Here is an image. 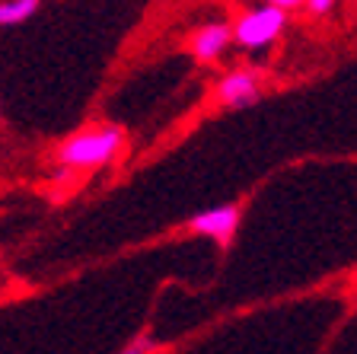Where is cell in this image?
Returning <instances> with one entry per match:
<instances>
[{
    "label": "cell",
    "instance_id": "obj_2",
    "mask_svg": "<svg viewBox=\"0 0 357 354\" xmlns=\"http://www.w3.org/2000/svg\"><path fill=\"white\" fill-rule=\"evenodd\" d=\"M230 26H233V42H239L243 48H268L287 29V10H278L268 3V7L259 10H245Z\"/></svg>",
    "mask_w": 357,
    "mask_h": 354
},
{
    "label": "cell",
    "instance_id": "obj_4",
    "mask_svg": "<svg viewBox=\"0 0 357 354\" xmlns=\"http://www.w3.org/2000/svg\"><path fill=\"white\" fill-rule=\"evenodd\" d=\"M214 96L223 109H245V105L259 103L261 96V74L252 67H236L217 80Z\"/></svg>",
    "mask_w": 357,
    "mask_h": 354
},
{
    "label": "cell",
    "instance_id": "obj_6",
    "mask_svg": "<svg viewBox=\"0 0 357 354\" xmlns=\"http://www.w3.org/2000/svg\"><path fill=\"white\" fill-rule=\"evenodd\" d=\"M42 0H0V26H20L38 13Z\"/></svg>",
    "mask_w": 357,
    "mask_h": 354
},
{
    "label": "cell",
    "instance_id": "obj_1",
    "mask_svg": "<svg viewBox=\"0 0 357 354\" xmlns=\"http://www.w3.org/2000/svg\"><path fill=\"white\" fill-rule=\"evenodd\" d=\"M128 134L121 125H96V128H83V131L70 134L58 147L54 160L64 170H99L109 163L119 160V154L125 150Z\"/></svg>",
    "mask_w": 357,
    "mask_h": 354
},
{
    "label": "cell",
    "instance_id": "obj_7",
    "mask_svg": "<svg viewBox=\"0 0 357 354\" xmlns=\"http://www.w3.org/2000/svg\"><path fill=\"white\" fill-rule=\"evenodd\" d=\"M332 7H335V0H303V10L306 13H312V16L332 13Z\"/></svg>",
    "mask_w": 357,
    "mask_h": 354
},
{
    "label": "cell",
    "instance_id": "obj_3",
    "mask_svg": "<svg viewBox=\"0 0 357 354\" xmlns=\"http://www.w3.org/2000/svg\"><path fill=\"white\" fill-rule=\"evenodd\" d=\"M239 221H243V207L239 205H217V207H208V211H198L195 217H188L185 227L198 236L214 239L220 249H227L233 243V233L239 230Z\"/></svg>",
    "mask_w": 357,
    "mask_h": 354
},
{
    "label": "cell",
    "instance_id": "obj_8",
    "mask_svg": "<svg viewBox=\"0 0 357 354\" xmlns=\"http://www.w3.org/2000/svg\"><path fill=\"white\" fill-rule=\"evenodd\" d=\"M265 3H271V7H278V10H303V0H265Z\"/></svg>",
    "mask_w": 357,
    "mask_h": 354
},
{
    "label": "cell",
    "instance_id": "obj_5",
    "mask_svg": "<svg viewBox=\"0 0 357 354\" xmlns=\"http://www.w3.org/2000/svg\"><path fill=\"white\" fill-rule=\"evenodd\" d=\"M233 42V26L227 20H214V22H204L198 29L188 36V52L198 64H214Z\"/></svg>",
    "mask_w": 357,
    "mask_h": 354
},
{
    "label": "cell",
    "instance_id": "obj_9",
    "mask_svg": "<svg viewBox=\"0 0 357 354\" xmlns=\"http://www.w3.org/2000/svg\"><path fill=\"white\" fill-rule=\"evenodd\" d=\"M160 345H153V341H131V345L125 348L128 354H137V351H156Z\"/></svg>",
    "mask_w": 357,
    "mask_h": 354
}]
</instances>
